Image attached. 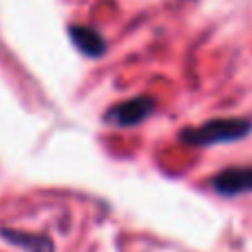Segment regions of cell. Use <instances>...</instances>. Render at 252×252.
Returning <instances> with one entry per match:
<instances>
[{"mask_svg":"<svg viewBox=\"0 0 252 252\" xmlns=\"http://www.w3.org/2000/svg\"><path fill=\"white\" fill-rule=\"evenodd\" d=\"M252 130V122L244 118H223L210 120V122L197 126V128H184L182 139L190 146H215V144H228L246 137Z\"/></svg>","mask_w":252,"mask_h":252,"instance_id":"6da1fadb","label":"cell"},{"mask_svg":"<svg viewBox=\"0 0 252 252\" xmlns=\"http://www.w3.org/2000/svg\"><path fill=\"white\" fill-rule=\"evenodd\" d=\"M153 109H155V100L153 97H133V100H126L122 104H115L113 109H109L104 120L113 126L128 128V126L144 122L153 113Z\"/></svg>","mask_w":252,"mask_h":252,"instance_id":"7a4b0ae2","label":"cell"},{"mask_svg":"<svg viewBox=\"0 0 252 252\" xmlns=\"http://www.w3.org/2000/svg\"><path fill=\"white\" fill-rule=\"evenodd\" d=\"M210 184H213V188L219 195L226 197L244 195V192L252 190V168L250 166H232V168L217 173L210 179Z\"/></svg>","mask_w":252,"mask_h":252,"instance_id":"3957f363","label":"cell"},{"mask_svg":"<svg viewBox=\"0 0 252 252\" xmlns=\"http://www.w3.org/2000/svg\"><path fill=\"white\" fill-rule=\"evenodd\" d=\"M71 40L82 53H87L89 58H97L104 53L106 42L95 29L91 27H71Z\"/></svg>","mask_w":252,"mask_h":252,"instance_id":"277c9868","label":"cell"},{"mask_svg":"<svg viewBox=\"0 0 252 252\" xmlns=\"http://www.w3.org/2000/svg\"><path fill=\"white\" fill-rule=\"evenodd\" d=\"M2 237L4 241H9V244L18 246L20 250H27V252H53V241L42 235H29V232H22V230L2 228Z\"/></svg>","mask_w":252,"mask_h":252,"instance_id":"5b68a950","label":"cell"}]
</instances>
